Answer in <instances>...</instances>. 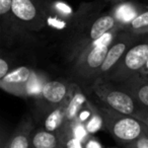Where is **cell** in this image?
Instances as JSON below:
<instances>
[{"label": "cell", "mask_w": 148, "mask_h": 148, "mask_svg": "<svg viewBox=\"0 0 148 148\" xmlns=\"http://www.w3.org/2000/svg\"><path fill=\"white\" fill-rule=\"evenodd\" d=\"M69 125L72 130V133L74 134V136H75L79 141H81L84 144V142L86 141L89 136H90V134L88 133L86 127H85V124L78 121L77 119H75L74 121L70 122Z\"/></svg>", "instance_id": "cell-20"}, {"label": "cell", "mask_w": 148, "mask_h": 148, "mask_svg": "<svg viewBox=\"0 0 148 148\" xmlns=\"http://www.w3.org/2000/svg\"><path fill=\"white\" fill-rule=\"evenodd\" d=\"M124 88L127 89L140 103L148 108V76L135 75L124 81Z\"/></svg>", "instance_id": "cell-12"}, {"label": "cell", "mask_w": 148, "mask_h": 148, "mask_svg": "<svg viewBox=\"0 0 148 148\" xmlns=\"http://www.w3.org/2000/svg\"><path fill=\"white\" fill-rule=\"evenodd\" d=\"M141 12L142 10L137 4L125 1L116 4V7L111 13L114 15L119 25H121L123 29H126L127 25Z\"/></svg>", "instance_id": "cell-14"}, {"label": "cell", "mask_w": 148, "mask_h": 148, "mask_svg": "<svg viewBox=\"0 0 148 148\" xmlns=\"http://www.w3.org/2000/svg\"><path fill=\"white\" fill-rule=\"evenodd\" d=\"M31 148H59V137L45 129L39 130L32 136Z\"/></svg>", "instance_id": "cell-15"}, {"label": "cell", "mask_w": 148, "mask_h": 148, "mask_svg": "<svg viewBox=\"0 0 148 148\" xmlns=\"http://www.w3.org/2000/svg\"><path fill=\"white\" fill-rule=\"evenodd\" d=\"M87 99L82 92L81 88L75 83H70L69 95L67 97V122L74 121L78 116L79 112L84 108Z\"/></svg>", "instance_id": "cell-10"}, {"label": "cell", "mask_w": 148, "mask_h": 148, "mask_svg": "<svg viewBox=\"0 0 148 148\" xmlns=\"http://www.w3.org/2000/svg\"><path fill=\"white\" fill-rule=\"evenodd\" d=\"M147 61L148 34H145L142 41L134 44L103 79L115 82H124L131 77L138 75Z\"/></svg>", "instance_id": "cell-4"}, {"label": "cell", "mask_w": 148, "mask_h": 148, "mask_svg": "<svg viewBox=\"0 0 148 148\" xmlns=\"http://www.w3.org/2000/svg\"><path fill=\"white\" fill-rule=\"evenodd\" d=\"M84 148H103V147L97 138L93 137L92 135H90L88 137V139L84 142Z\"/></svg>", "instance_id": "cell-24"}, {"label": "cell", "mask_w": 148, "mask_h": 148, "mask_svg": "<svg viewBox=\"0 0 148 148\" xmlns=\"http://www.w3.org/2000/svg\"><path fill=\"white\" fill-rule=\"evenodd\" d=\"M48 81L49 79L45 74L34 71L31 81L29 82L27 90H25V97H34V99H39L42 90Z\"/></svg>", "instance_id": "cell-16"}, {"label": "cell", "mask_w": 148, "mask_h": 148, "mask_svg": "<svg viewBox=\"0 0 148 148\" xmlns=\"http://www.w3.org/2000/svg\"><path fill=\"white\" fill-rule=\"evenodd\" d=\"M103 126H105V123H103V118L101 113V110L97 106L93 105L92 112H91L90 117L88 118V120L85 123V127H86L88 133L92 135V134L99 132Z\"/></svg>", "instance_id": "cell-19"}, {"label": "cell", "mask_w": 148, "mask_h": 148, "mask_svg": "<svg viewBox=\"0 0 148 148\" xmlns=\"http://www.w3.org/2000/svg\"><path fill=\"white\" fill-rule=\"evenodd\" d=\"M122 29H124L122 27H115L99 40L90 42L79 50L74 67L79 76L85 78L97 76V72L105 62L112 44Z\"/></svg>", "instance_id": "cell-2"}, {"label": "cell", "mask_w": 148, "mask_h": 148, "mask_svg": "<svg viewBox=\"0 0 148 148\" xmlns=\"http://www.w3.org/2000/svg\"><path fill=\"white\" fill-rule=\"evenodd\" d=\"M139 74L140 75H144V76H148V61H147V63L145 64V66L140 70Z\"/></svg>", "instance_id": "cell-26"}, {"label": "cell", "mask_w": 148, "mask_h": 148, "mask_svg": "<svg viewBox=\"0 0 148 148\" xmlns=\"http://www.w3.org/2000/svg\"><path fill=\"white\" fill-rule=\"evenodd\" d=\"M67 122V99L59 106L53 108L47 115L44 123L45 130L58 134Z\"/></svg>", "instance_id": "cell-11"}, {"label": "cell", "mask_w": 148, "mask_h": 148, "mask_svg": "<svg viewBox=\"0 0 148 148\" xmlns=\"http://www.w3.org/2000/svg\"><path fill=\"white\" fill-rule=\"evenodd\" d=\"M52 10L56 13V15L63 18L70 19L73 16V10H72L71 6L67 4L66 2L63 1H54L51 4Z\"/></svg>", "instance_id": "cell-21"}, {"label": "cell", "mask_w": 148, "mask_h": 148, "mask_svg": "<svg viewBox=\"0 0 148 148\" xmlns=\"http://www.w3.org/2000/svg\"><path fill=\"white\" fill-rule=\"evenodd\" d=\"M8 69H9V65L8 62L4 59V58H1L0 59V79L3 78V77L8 73Z\"/></svg>", "instance_id": "cell-25"}, {"label": "cell", "mask_w": 148, "mask_h": 148, "mask_svg": "<svg viewBox=\"0 0 148 148\" xmlns=\"http://www.w3.org/2000/svg\"><path fill=\"white\" fill-rule=\"evenodd\" d=\"M107 130L121 143L127 144L148 135V125L140 120L115 111L108 106L99 108Z\"/></svg>", "instance_id": "cell-3"}, {"label": "cell", "mask_w": 148, "mask_h": 148, "mask_svg": "<svg viewBox=\"0 0 148 148\" xmlns=\"http://www.w3.org/2000/svg\"><path fill=\"white\" fill-rule=\"evenodd\" d=\"M92 90L106 106L148 125V108L142 105L127 89L116 87L103 78H97L92 84Z\"/></svg>", "instance_id": "cell-1"}, {"label": "cell", "mask_w": 148, "mask_h": 148, "mask_svg": "<svg viewBox=\"0 0 148 148\" xmlns=\"http://www.w3.org/2000/svg\"><path fill=\"white\" fill-rule=\"evenodd\" d=\"M69 88L70 83L60 80H49L44 86L39 99L47 103L53 109L66 101L69 95Z\"/></svg>", "instance_id": "cell-8"}, {"label": "cell", "mask_w": 148, "mask_h": 148, "mask_svg": "<svg viewBox=\"0 0 148 148\" xmlns=\"http://www.w3.org/2000/svg\"><path fill=\"white\" fill-rule=\"evenodd\" d=\"M44 0H12L11 13L23 23L31 29H39L44 27L45 18L41 5Z\"/></svg>", "instance_id": "cell-6"}, {"label": "cell", "mask_w": 148, "mask_h": 148, "mask_svg": "<svg viewBox=\"0 0 148 148\" xmlns=\"http://www.w3.org/2000/svg\"><path fill=\"white\" fill-rule=\"evenodd\" d=\"M12 0H0V14L4 16L8 12H11Z\"/></svg>", "instance_id": "cell-23"}, {"label": "cell", "mask_w": 148, "mask_h": 148, "mask_svg": "<svg viewBox=\"0 0 148 148\" xmlns=\"http://www.w3.org/2000/svg\"><path fill=\"white\" fill-rule=\"evenodd\" d=\"M33 125L29 118L25 119L15 129L2 148H31Z\"/></svg>", "instance_id": "cell-9"}, {"label": "cell", "mask_w": 148, "mask_h": 148, "mask_svg": "<svg viewBox=\"0 0 148 148\" xmlns=\"http://www.w3.org/2000/svg\"><path fill=\"white\" fill-rule=\"evenodd\" d=\"M108 1H110V2H113V3H115V4H118V3L125 2V1H127V0H108Z\"/></svg>", "instance_id": "cell-27"}, {"label": "cell", "mask_w": 148, "mask_h": 148, "mask_svg": "<svg viewBox=\"0 0 148 148\" xmlns=\"http://www.w3.org/2000/svg\"><path fill=\"white\" fill-rule=\"evenodd\" d=\"M140 36L136 35L132 32L128 31L127 29H124L118 34L114 43L112 44L110 48L106 60L103 62V66L99 70L97 74V78H105L110 71L116 66V64L123 58V56L128 52V50L138 42Z\"/></svg>", "instance_id": "cell-5"}, {"label": "cell", "mask_w": 148, "mask_h": 148, "mask_svg": "<svg viewBox=\"0 0 148 148\" xmlns=\"http://www.w3.org/2000/svg\"><path fill=\"white\" fill-rule=\"evenodd\" d=\"M126 148H148V135H144L127 144Z\"/></svg>", "instance_id": "cell-22"}, {"label": "cell", "mask_w": 148, "mask_h": 148, "mask_svg": "<svg viewBox=\"0 0 148 148\" xmlns=\"http://www.w3.org/2000/svg\"><path fill=\"white\" fill-rule=\"evenodd\" d=\"M117 27H121V25H119L118 21H116V18L114 17V15L112 13L99 17L92 23L90 29H89L88 40H87V43L85 45H87L90 42L95 41V40H99V38H101L103 36H105L107 33L111 32L112 29H114Z\"/></svg>", "instance_id": "cell-13"}, {"label": "cell", "mask_w": 148, "mask_h": 148, "mask_svg": "<svg viewBox=\"0 0 148 148\" xmlns=\"http://www.w3.org/2000/svg\"><path fill=\"white\" fill-rule=\"evenodd\" d=\"M57 135L59 137V148H84V144L72 133L69 123H66Z\"/></svg>", "instance_id": "cell-17"}, {"label": "cell", "mask_w": 148, "mask_h": 148, "mask_svg": "<svg viewBox=\"0 0 148 148\" xmlns=\"http://www.w3.org/2000/svg\"><path fill=\"white\" fill-rule=\"evenodd\" d=\"M33 73L34 70L25 66H21L9 71L3 78L0 79V87L10 95L25 97V90Z\"/></svg>", "instance_id": "cell-7"}, {"label": "cell", "mask_w": 148, "mask_h": 148, "mask_svg": "<svg viewBox=\"0 0 148 148\" xmlns=\"http://www.w3.org/2000/svg\"><path fill=\"white\" fill-rule=\"evenodd\" d=\"M126 29L136 35H145L148 34V10L142 11L137 15Z\"/></svg>", "instance_id": "cell-18"}]
</instances>
